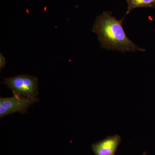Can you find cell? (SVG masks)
Here are the masks:
<instances>
[{
	"mask_svg": "<svg viewBox=\"0 0 155 155\" xmlns=\"http://www.w3.org/2000/svg\"><path fill=\"white\" fill-rule=\"evenodd\" d=\"M124 18L117 20L107 12L97 17L92 31L97 35L101 47L123 53L144 51L127 37L123 27Z\"/></svg>",
	"mask_w": 155,
	"mask_h": 155,
	"instance_id": "1",
	"label": "cell"
},
{
	"mask_svg": "<svg viewBox=\"0 0 155 155\" xmlns=\"http://www.w3.org/2000/svg\"><path fill=\"white\" fill-rule=\"evenodd\" d=\"M4 83L13 92L26 97L36 98L38 94V80L35 76L18 75L5 78Z\"/></svg>",
	"mask_w": 155,
	"mask_h": 155,
	"instance_id": "2",
	"label": "cell"
},
{
	"mask_svg": "<svg viewBox=\"0 0 155 155\" xmlns=\"http://www.w3.org/2000/svg\"><path fill=\"white\" fill-rule=\"evenodd\" d=\"M13 92L11 97L0 98V117L13 114L16 112L25 113L27 109L38 100L37 98L26 97L17 93Z\"/></svg>",
	"mask_w": 155,
	"mask_h": 155,
	"instance_id": "3",
	"label": "cell"
},
{
	"mask_svg": "<svg viewBox=\"0 0 155 155\" xmlns=\"http://www.w3.org/2000/svg\"><path fill=\"white\" fill-rule=\"evenodd\" d=\"M121 141V137L118 134L108 136L93 143L92 149L95 155H115Z\"/></svg>",
	"mask_w": 155,
	"mask_h": 155,
	"instance_id": "4",
	"label": "cell"
},
{
	"mask_svg": "<svg viewBox=\"0 0 155 155\" xmlns=\"http://www.w3.org/2000/svg\"><path fill=\"white\" fill-rule=\"evenodd\" d=\"M128 8L126 15L136 8H148L155 6V0H126Z\"/></svg>",
	"mask_w": 155,
	"mask_h": 155,
	"instance_id": "5",
	"label": "cell"
},
{
	"mask_svg": "<svg viewBox=\"0 0 155 155\" xmlns=\"http://www.w3.org/2000/svg\"><path fill=\"white\" fill-rule=\"evenodd\" d=\"M5 59L4 58L2 54L1 53V55H0V67H1V68H3V67H5Z\"/></svg>",
	"mask_w": 155,
	"mask_h": 155,
	"instance_id": "6",
	"label": "cell"
},
{
	"mask_svg": "<svg viewBox=\"0 0 155 155\" xmlns=\"http://www.w3.org/2000/svg\"><path fill=\"white\" fill-rule=\"evenodd\" d=\"M142 155H146V153L144 152Z\"/></svg>",
	"mask_w": 155,
	"mask_h": 155,
	"instance_id": "7",
	"label": "cell"
}]
</instances>
